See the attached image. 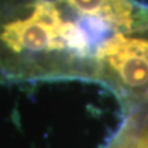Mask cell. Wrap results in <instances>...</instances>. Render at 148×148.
Wrapping results in <instances>:
<instances>
[{"label":"cell","instance_id":"1","mask_svg":"<svg viewBox=\"0 0 148 148\" xmlns=\"http://www.w3.org/2000/svg\"><path fill=\"white\" fill-rule=\"evenodd\" d=\"M147 17L137 0H0V83H98L109 41Z\"/></svg>","mask_w":148,"mask_h":148},{"label":"cell","instance_id":"2","mask_svg":"<svg viewBox=\"0 0 148 148\" xmlns=\"http://www.w3.org/2000/svg\"><path fill=\"white\" fill-rule=\"evenodd\" d=\"M105 148H148V106L123 111V121Z\"/></svg>","mask_w":148,"mask_h":148},{"label":"cell","instance_id":"3","mask_svg":"<svg viewBox=\"0 0 148 148\" xmlns=\"http://www.w3.org/2000/svg\"><path fill=\"white\" fill-rule=\"evenodd\" d=\"M146 106H148V105H146Z\"/></svg>","mask_w":148,"mask_h":148}]
</instances>
